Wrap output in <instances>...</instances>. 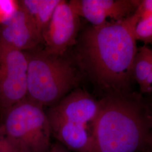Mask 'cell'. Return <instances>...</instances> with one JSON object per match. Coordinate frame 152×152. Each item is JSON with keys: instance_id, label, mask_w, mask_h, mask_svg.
<instances>
[{"instance_id": "1", "label": "cell", "mask_w": 152, "mask_h": 152, "mask_svg": "<svg viewBox=\"0 0 152 152\" xmlns=\"http://www.w3.org/2000/svg\"><path fill=\"white\" fill-rule=\"evenodd\" d=\"M99 101L89 152H152L151 102L127 91Z\"/></svg>"}, {"instance_id": "2", "label": "cell", "mask_w": 152, "mask_h": 152, "mask_svg": "<svg viewBox=\"0 0 152 152\" xmlns=\"http://www.w3.org/2000/svg\"><path fill=\"white\" fill-rule=\"evenodd\" d=\"M139 19L135 13L125 19L91 26L83 33L82 63L94 79L112 92H125L133 78L138 49L134 29Z\"/></svg>"}, {"instance_id": "3", "label": "cell", "mask_w": 152, "mask_h": 152, "mask_svg": "<svg viewBox=\"0 0 152 152\" xmlns=\"http://www.w3.org/2000/svg\"><path fill=\"white\" fill-rule=\"evenodd\" d=\"M27 98L42 106L58 103L76 84L75 69L46 51L28 55Z\"/></svg>"}, {"instance_id": "4", "label": "cell", "mask_w": 152, "mask_h": 152, "mask_svg": "<svg viewBox=\"0 0 152 152\" xmlns=\"http://www.w3.org/2000/svg\"><path fill=\"white\" fill-rule=\"evenodd\" d=\"M0 131L18 152H48L51 131L43 107L27 97L2 117Z\"/></svg>"}, {"instance_id": "5", "label": "cell", "mask_w": 152, "mask_h": 152, "mask_svg": "<svg viewBox=\"0 0 152 152\" xmlns=\"http://www.w3.org/2000/svg\"><path fill=\"white\" fill-rule=\"evenodd\" d=\"M27 55L0 47V115L27 95Z\"/></svg>"}, {"instance_id": "6", "label": "cell", "mask_w": 152, "mask_h": 152, "mask_svg": "<svg viewBox=\"0 0 152 152\" xmlns=\"http://www.w3.org/2000/svg\"><path fill=\"white\" fill-rule=\"evenodd\" d=\"M79 28V15L69 2L61 1L42 33L46 52L60 55L75 42Z\"/></svg>"}, {"instance_id": "7", "label": "cell", "mask_w": 152, "mask_h": 152, "mask_svg": "<svg viewBox=\"0 0 152 152\" xmlns=\"http://www.w3.org/2000/svg\"><path fill=\"white\" fill-rule=\"evenodd\" d=\"M99 101L82 90H77L51 106L46 113L50 128L62 123L87 126L98 114Z\"/></svg>"}, {"instance_id": "8", "label": "cell", "mask_w": 152, "mask_h": 152, "mask_svg": "<svg viewBox=\"0 0 152 152\" xmlns=\"http://www.w3.org/2000/svg\"><path fill=\"white\" fill-rule=\"evenodd\" d=\"M42 38L36 23L20 7L0 26V47L19 51L34 47Z\"/></svg>"}, {"instance_id": "9", "label": "cell", "mask_w": 152, "mask_h": 152, "mask_svg": "<svg viewBox=\"0 0 152 152\" xmlns=\"http://www.w3.org/2000/svg\"><path fill=\"white\" fill-rule=\"evenodd\" d=\"M138 0H72L69 2L77 14L85 18L93 26L107 22L125 19L135 12Z\"/></svg>"}, {"instance_id": "10", "label": "cell", "mask_w": 152, "mask_h": 152, "mask_svg": "<svg viewBox=\"0 0 152 152\" xmlns=\"http://www.w3.org/2000/svg\"><path fill=\"white\" fill-rule=\"evenodd\" d=\"M51 134L63 145L76 152H89L91 134L87 126L71 123H62L51 127Z\"/></svg>"}, {"instance_id": "11", "label": "cell", "mask_w": 152, "mask_h": 152, "mask_svg": "<svg viewBox=\"0 0 152 152\" xmlns=\"http://www.w3.org/2000/svg\"><path fill=\"white\" fill-rule=\"evenodd\" d=\"M61 1L23 0L19 2V7L32 18L42 34Z\"/></svg>"}, {"instance_id": "12", "label": "cell", "mask_w": 152, "mask_h": 152, "mask_svg": "<svg viewBox=\"0 0 152 152\" xmlns=\"http://www.w3.org/2000/svg\"><path fill=\"white\" fill-rule=\"evenodd\" d=\"M152 49L146 46L138 49L135 57L132 75L140 87H141L148 77L152 73Z\"/></svg>"}, {"instance_id": "13", "label": "cell", "mask_w": 152, "mask_h": 152, "mask_svg": "<svg viewBox=\"0 0 152 152\" xmlns=\"http://www.w3.org/2000/svg\"><path fill=\"white\" fill-rule=\"evenodd\" d=\"M134 35L136 41L152 43V18L139 20L135 27Z\"/></svg>"}, {"instance_id": "14", "label": "cell", "mask_w": 152, "mask_h": 152, "mask_svg": "<svg viewBox=\"0 0 152 152\" xmlns=\"http://www.w3.org/2000/svg\"><path fill=\"white\" fill-rule=\"evenodd\" d=\"M139 20L152 18V0H141L134 12Z\"/></svg>"}, {"instance_id": "15", "label": "cell", "mask_w": 152, "mask_h": 152, "mask_svg": "<svg viewBox=\"0 0 152 152\" xmlns=\"http://www.w3.org/2000/svg\"><path fill=\"white\" fill-rule=\"evenodd\" d=\"M0 152H18L0 131Z\"/></svg>"}, {"instance_id": "16", "label": "cell", "mask_w": 152, "mask_h": 152, "mask_svg": "<svg viewBox=\"0 0 152 152\" xmlns=\"http://www.w3.org/2000/svg\"><path fill=\"white\" fill-rule=\"evenodd\" d=\"M48 152H69L65 147L60 142H56L51 145Z\"/></svg>"}, {"instance_id": "17", "label": "cell", "mask_w": 152, "mask_h": 152, "mask_svg": "<svg viewBox=\"0 0 152 152\" xmlns=\"http://www.w3.org/2000/svg\"><path fill=\"white\" fill-rule=\"evenodd\" d=\"M151 109H152V103H151Z\"/></svg>"}, {"instance_id": "18", "label": "cell", "mask_w": 152, "mask_h": 152, "mask_svg": "<svg viewBox=\"0 0 152 152\" xmlns=\"http://www.w3.org/2000/svg\"></svg>"}]
</instances>
